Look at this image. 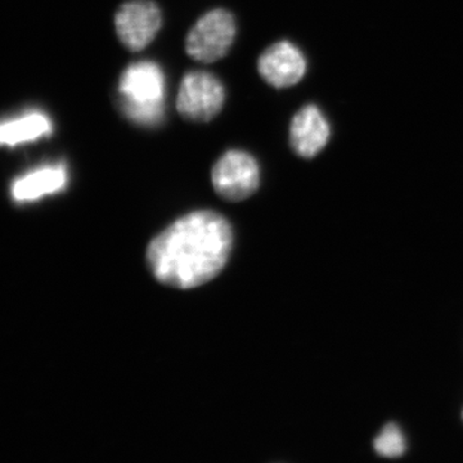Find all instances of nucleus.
<instances>
[{
    "instance_id": "nucleus-3",
    "label": "nucleus",
    "mask_w": 463,
    "mask_h": 463,
    "mask_svg": "<svg viewBox=\"0 0 463 463\" xmlns=\"http://www.w3.org/2000/svg\"><path fill=\"white\" fill-rule=\"evenodd\" d=\"M236 33L233 14L227 9H213L199 18L188 33L185 51L199 62H216L227 56Z\"/></svg>"
},
{
    "instance_id": "nucleus-10",
    "label": "nucleus",
    "mask_w": 463,
    "mask_h": 463,
    "mask_svg": "<svg viewBox=\"0 0 463 463\" xmlns=\"http://www.w3.org/2000/svg\"><path fill=\"white\" fill-rule=\"evenodd\" d=\"M53 132V123L44 112L27 111L17 118H8L0 128V142L8 147H16L24 143L38 141L43 137L51 136Z\"/></svg>"
},
{
    "instance_id": "nucleus-4",
    "label": "nucleus",
    "mask_w": 463,
    "mask_h": 463,
    "mask_svg": "<svg viewBox=\"0 0 463 463\" xmlns=\"http://www.w3.org/2000/svg\"><path fill=\"white\" fill-rule=\"evenodd\" d=\"M225 102V90L215 75L191 71L182 79L176 109L179 115L194 123H207L219 115Z\"/></svg>"
},
{
    "instance_id": "nucleus-7",
    "label": "nucleus",
    "mask_w": 463,
    "mask_h": 463,
    "mask_svg": "<svg viewBox=\"0 0 463 463\" xmlns=\"http://www.w3.org/2000/svg\"><path fill=\"white\" fill-rule=\"evenodd\" d=\"M259 74L274 88L298 84L307 71L303 53L289 42H279L268 48L258 61Z\"/></svg>"
},
{
    "instance_id": "nucleus-9",
    "label": "nucleus",
    "mask_w": 463,
    "mask_h": 463,
    "mask_svg": "<svg viewBox=\"0 0 463 463\" xmlns=\"http://www.w3.org/2000/svg\"><path fill=\"white\" fill-rule=\"evenodd\" d=\"M67 181L69 174L63 164L39 166L14 179L11 187L12 199L20 203H33L65 190Z\"/></svg>"
},
{
    "instance_id": "nucleus-8",
    "label": "nucleus",
    "mask_w": 463,
    "mask_h": 463,
    "mask_svg": "<svg viewBox=\"0 0 463 463\" xmlns=\"http://www.w3.org/2000/svg\"><path fill=\"white\" fill-rule=\"evenodd\" d=\"M330 124L317 106H306L294 116L289 127V143L298 156L312 158L330 139Z\"/></svg>"
},
{
    "instance_id": "nucleus-6",
    "label": "nucleus",
    "mask_w": 463,
    "mask_h": 463,
    "mask_svg": "<svg viewBox=\"0 0 463 463\" xmlns=\"http://www.w3.org/2000/svg\"><path fill=\"white\" fill-rule=\"evenodd\" d=\"M163 26L160 8L151 0L124 3L115 14L118 41L130 52L145 50Z\"/></svg>"
},
{
    "instance_id": "nucleus-11",
    "label": "nucleus",
    "mask_w": 463,
    "mask_h": 463,
    "mask_svg": "<svg viewBox=\"0 0 463 463\" xmlns=\"http://www.w3.org/2000/svg\"><path fill=\"white\" fill-rule=\"evenodd\" d=\"M373 447L377 455L386 458H397L404 455L407 440L397 423L392 422L388 423L374 439Z\"/></svg>"
},
{
    "instance_id": "nucleus-5",
    "label": "nucleus",
    "mask_w": 463,
    "mask_h": 463,
    "mask_svg": "<svg viewBox=\"0 0 463 463\" xmlns=\"http://www.w3.org/2000/svg\"><path fill=\"white\" fill-rule=\"evenodd\" d=\"M212 182L219 196L225 200L249 199L260 183L258 161L248 152L239 149L225 152L213 167Z\"/></svg>"
},
{
    "instance_id": "nucleus-12",
    "label": "nucleus",
    "mask_w": 463,
    "mask_h": 463,
    "mask_svg": "<svg viewBox=\"0 0 463 463\" xmlns=\"http://www.w3.org/2000/svg\"><path fill=\"white\" fill-rule=\"evenodd\" d=\"M462 417H463V413H462Z\"/></svg>"
},
{
    "instance_id": "nucleus-2",
    "label": "nucleus",
    "mask_w": 463,
    "mask_h": 463,
    "mask_svg": "<svg viewBox=\"0 0 463 463\" xmlns=\"http://www.w3.org/2000/svg\"><path fill=\"white\" fill-rule=\"evenodd\" d=\"M165 75L161 67L151 61H141L124 70L116 102L121 114L133 124L156 128L165 120Z\"/></svg>"
},
{
    "instance_id": "nucleus-1",
    "label": "nucleus",
    "mask_w": 463,
    "mask_h": 463,
    "mask_svg": "<svg viewBox=\"0 0 463 463\" xmlns=\"http://www.w3.org/2000/svg\"><path fill=\"white\" fill-rule=\"evenodd\" d=\"M232 245L233 232L223 215L210 210L194 212L152 240L148 269L170 288H199L223 270Z\"/></svg>"
}]
</instances>
